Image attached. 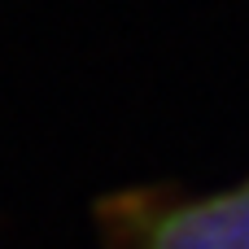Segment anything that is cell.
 Wrapping results in <instances>:
<instances>
[{
  "label": "cell",
  "mask_w": 249,
  "mask_h": 249,
  "mask_svg": "<svg viewBox=\"0 0 249 249\" xmlns=\"http://www.w3.org/2000/svg\"><path fill=\"white\" fill-rule=\"evenodd\" d=\"M101 249H249V175L214 193L127 188L96 206Z\"/></svg>",
  "instance_id": "1"
}]
</instances>
